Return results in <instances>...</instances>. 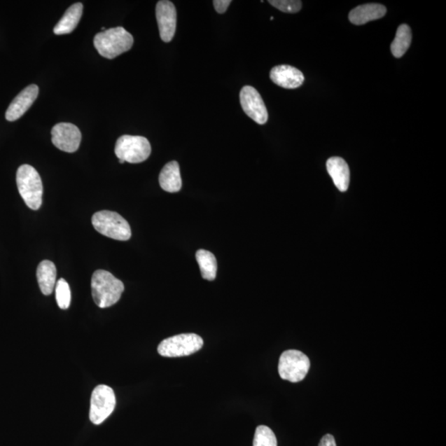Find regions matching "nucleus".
Segmentation results:
<instances>
[{
    "label": "nucleus",
    "mask_w": 446,
    "mask_h": 446,
    "mask_svg": "<svg viewBox=\"0 0 446 446\" xmlns=\"http://www.w3.org/2000/svg\"><path fill=\"white\" fill-rule=\"evenodd\" d=\"M91 288L95 305L106 309L120 300L124 284L109 271L99 270L92 276Z\"/></svg>",
    "instance_id": "1"
},
{
    "label": "nucleus",
    "mask_w": 446,
    "mask_h": 446,
    "mask_svg": "<svg viewBox=\"0 0 446 446\" xmlns=\"http://www.w3.org/2000/svg\"><path fill=\"white\" fill-rule=\"evenodd\" d=\"M241 105L248 117L263 125L268 121L267 109L259 92L253 87L244 86L240 93Z\"/></svg>",
    "instance_id": "9"
},
{
    "label": "nucleus",
    "mask_w": 446,
    "mask_h": 446,
    "mask_svg": "<svg viewBox=\"0 0 446 446\" xmlns=\"http://www.w3.org/2000/svg\"><path fill=\"white\" fill-rule=\"evenodd\" d=\"M159 182L165 191L176 193L181 190L182 179L177 162H171L165 165L160 172Z\"/></svg>",
    "instance_id": "17"
},
{
    "label": "nucleus",
    "mask_w": 446,
    "mask_h": 446,
    "mask_svg": "<svg viewBox=\"0 0 446 446\" xmlns=\"http://www.w3.org/2000/svg\"><path fill=\"white\" fill-rule=\"evenodd\" d=\"M412 43V30L407 25H402L398 27L396 36L391 44V52L396 58L403 57L407 50L410 48Z\"/></svg>",
    "instance_id": "20"
},
{
    "label": "nucleus",
    "mask_w": 446,
    "mask_h": 446,
    "mask_svg": "<svg viewBox=\"0 0 446 446\" xmlns=\"http://www.w3.org/2000/svg\"><path fill=\"white\" fill-rule=\"evenodd\" d=\"M81 138L79 128L72 123H58L52 130L53 145L65 153H76L79 149Z\"/></svg>",
    "instance_id": "10"
},
{
    "label": "nucleus",
    "mask_w": 446,
    "mask_h": 446,
    "mask_svg": "<svg viewBox=\"0 0 446 446\" xmlns=\"http://www.w3.org/2000/svg\"><path fill=\"white\" fill-rule=\"evenodd\" d=\"M39 93V86L36 85H31L22 90L8 106L6 113L7 120L13 122L20 118L33 105Z\"/></svg>",
    "instance_id": "12"
},
{
    "label": "nucleus",
    "mask_w": 446,
    "mask_h": 446,
    "mask_svg": "<svg viewBox=\"0 0 446 446\" xmlns=\"http://www.w3.org/2000/svg\"><path fill=\"white\" fill-rule=\"evenodd\" d=\"M232 4L231 0H214V6L218 13H224L227 11L230 4Z\"/></svg>",
    "instance_id": "24"
},
{
    "label": "nucleus",
    "mask_w": 446,
    "mask_h": 446,
    "mask_svg": "<svg viewBox=\"0 0 446 446\" xmlns=\"http://www.w3.org/2000/svg\"><path fill=\"white\" fill-rule=\"evenodd\" d=\"M116 406V396L109 386H97L92 393L90 419L95 425H100L111 415Z\"/></svg>",
    "instance_id": "8"
},
{
    "label": "nucleus",
    "mask_w": 446,
    "mask_h": 446,
    "mask_svg": "<svg viewBox=\"0 0 446 446\" xmlns=\"http://www.w3.org/2000/svg\"><path fill=\"white\" fill-rule=\"evenodd\" d=\"M92 224L102 235L118 241H127L132 237L130 223L115 211L103 210L92 217Z\"/></svg>",
    "instance_id": "4"
},
{
    "label": "nucleus",
    "mask_w": 446,
    "mask_h": 446,
    "mask_svg": "<svg viewBox=\"0 0 446 446\" xmlns=\"http://www.w3.org/2000/svg\"><path fill=\"white\" fill-rule=\"evenodd\" d=\"M56 300L61 309H67L71 305V293L66 279H60L56 284Z\"/></svg>",
    "instance_id": "22"
},
{
    "label": "nucleus",
    "mask_w": 446,
    "mask_h": 446,
    "mask_svg": "<svg viewBox=\"0 0 446 446\" xmlns=\"http://www.w3.org/2000/svg\"><path fill=\"white\" fill-rule=\"evenodd\" d=\"M270 77L275 85L288 90L298 88L305 80V76L300 70L287 65L274 67L270 71Z\"/></svg>",
    "instance_id": "13"
},
{
    "label": "nucleus",
    "mask_w": 446,
    "mask_h": 446,
    "mask_svg": "<svg viewBox=\"0 0 446 446\" xmlns=\"http://www.w3.org/2000/svg\"><path fill=\"white\" fill-rule=\"evenodd\" d=\"M18 192L29 209L39 210L43 204V186L40 174L32 165H22L16 176Z\"/></svg>",
    "instance_id": "3"
},
{
    "label": "nucleus",
    "mask_w": 446,
    "mask_h": 446,
    "mask_svg": "<svg viewBox=\"0 0 446 446\" xmlns=\"http://www.w3.org/2000/svg\"><path fill=\"white\" fill-rule=\"evenodd\" d=\"M319 446H337L334 436L330 434L324 435L320 441Z\"/></svg>",
    "instance_id": "25"
},
{
    "label": "nucleus",
    "mask_w": 446,
    "mask_h": 446,
    "mask_svg": "<svg viewBox=\"0 0 446 446\" xmlns=\"http://www.w3.org/2000/svg\"><path fill=\"white\" fill-rule=\"evenodd\" d=\"M204 346V340L194 333L174 335L160 343L158 353L164 357H182L193 355Z\"/></svg>",
    "instance_id": "6"
},
{
    "label": "nucleus",
    "mask_w": 446,
    "mask_h": 446,
    "mask_svg": "<svg viewBox=\"0 0 446 446\" xmlns=\"http://www.w3.org/2000/svg\"><path fill=\"white\" fill-rule=\"evenodd\" d=\"M269 3L284 13H295L302 8V2L300 0H270Z\"/></svg>",
    "instance_id": "23"
},
{
    "label": "nucleus",
    "mask_w": 446,
    "mask_h": 446,
    "mask_svg": "<svg viewBox=\"0 0 446 446\" xmlns=\"http://www.w3.org/2000/svg\"><path fill=\"white\" fill-rule=\"evenodd\" d=\"M253 446H277V439L274 431L266 426L257 427Z\"/></svg>",
    "instance_id": "21"
},
{
    "label": "nucleus",
    "mask_w": 446,
    "mask_h": 446,
    "mask_svg": "<svg viewBox=\"0 0 446 446\" xmlns=\"http://www.w3.org/2000/svg\"><path fill=\"white\" fill-rule=\"evenodd\" d=\"M134 43L131 34L122 27H113L96 34L94 45L100 56L114 59L128 52Z\"/></svg>",
    "instance_id": "2"
},
{
    "label": "nucleus",
    "mask_w": 446,
    "mask_h": 446,
    "mask_svg": "<svg viewBox=\"0 0 446 446\" xmlns=\"http://www.w3.org/2000/svg\"><path fill=\"white\" fill-rule=\"evenodd\" d=\"M310 365L309 358L305 354L297 349H288L279 358V374L284 380L298 383L305 379Z\"/></svg>",
    "instance_id": "7"
},
{
    "label": "nucleus",
    "mask_w": 446,
    "mask_h": 446,
    "mask_svg": "<svg viewBox=\"0 0 446 446\" xmlns=\"http://www.w3.org/2000/svg\"><path fill=\"white\" fill-rule=\"evenodd\" d=\"M326 169L335 187L340 191L346 192L349 185V169L347 163L342 158L335 156L328 160Z\"/></svg>",
    "instance_id": "15"
},
{
    "label": "nucleus",
    "mask_w": 446,
    "mask_h": 446,
    "mask_svg": "<svg viewBox=\"0 0 446 446\" xmlns=\"http://www.w3.org/2000/svg\"><path fill=\"white\" fill-rule=\"evenodd\" d=\"M196 260L200 265L202 277L213 281L217 276L218 263L213 253L206 250L196 252Z\"/></svg>",
    "instance_id": "19"
},
{
    "label": "nucleus",
    "mask_w": 446,
    "mask_h": 446,
    "mask_svg": "<svg viewBox=\"0 0 446 446\" xmlns=\"http://www.w3.org/2000/svg\"><path fill=\"white\" fill-rule=\"evenodd\" d=\"M151 153V146L144 137L123 135L115 145V154L124 162L137 164L145 162Z\"/></svg>",
    "instance_id": "5"
},
{
    "label": "nucleus",
    "mask_w": 446,
    "mask_h": 446,
    "mask_svg": "<svg viewBox=\"0 0 446 446\" xmlns=\"http://www.w3.org/2000/svg\"><path fill=\"white\" fill-rule=\"evenodd\" d=\"M83 4L81 3L74 4L69 8L65 15L54 27V34L64 35L72 33L75 30L83 15Z\"/></svg>",
    "instance_id": "18"
},
{
    "label": "nucleus",
    "mask_w": 446,
    "mask_h": 446,
    "mask_svg": "<svg viewBox=\"0 0 446 446\" xmlns=\"http://www.w3.org/2000/svg\"><path fill=\"white\" fill-rule=\"evenodd\" d=\"M57 268L53 262L50 260L41 261L36 270V278L41 293L46 296L53 293L57 284Z\"/></svg>",
    "instance_id": "16"
},
{
    "label": "nucleus",
    "mask_w": 446,
    "mask_h": 446,
    "mask_svg": "<svg viewBox=\"0 0 446 446\" xmlns=\"http://www.w3.org/2000/svg\"><path fill=\"white\" fill-rule=\"evenodd\" d=\"M387 8L379 4H363L352 9L349 13V20L355 25H364L368 22L379 20L383 18Z\"/></svg>",
    "instance_id": "14"
},
{
    "label": "nucleus",
    "mask_w": 446,
    "mask_h": 446,
    "mask_svg": "<svg viewBox=\"0 0 446 446\" xmlns=\"http://www.w3.org/2000/svg\"><path fill=\"white\" fill-rule=\"evenodd\" d=\"M156 20L159 27L160 39L165 43L172 41L176 34L177 24L176 8L168 0H162L156 4Z\"/></svg>",
    "instance_id": "11"
}]
</instances>
